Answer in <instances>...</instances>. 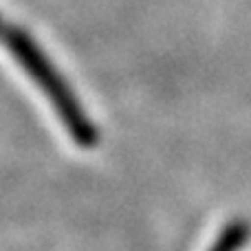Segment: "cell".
<instances>
[{
  "mask_svg": "<svg viewBox=\"0 0 251 251\" xmlns=\"http://www.w3.org/2000/svg\"><path fill=\"white\" fill-rule=\"evenodd\" d=\"M0 35L2 42L7 44V49L16 55V60L20 62V66L35 79L40 88L51 97L53 106H55L57 115L62 117V122L66 124L69 132L73 134V139L79 146H93L97 139L95 128L91 126L88 117L82 113L79 104L75 101V97L71 95L69 86L62 82V77L57 75V71L53 69V64L44 57V53L35 47V42L26 33H22L20 29H11V26H0Z\"/></svg>",
  "mask_w": 251,
  "mask_h": 251,
  "instance_id": "cell-1",
  "label": "cell"
},
{
  "mask_svg": "<svg viewBox=\"0 0 251 251\" xmlns=\"http://www.w3.org/2000/svg\"><path fill=\"white\" fill-rule=\"evenodd\" d=\"M249 238V227L245 223H234L221 234L212 251H238L240 245H245Z\"/></svg>",
  "mask_w": 251,
  "mask_h": 251,
  "instance_id": "cell-2",
  "label": "cell"
}]
</instances>
